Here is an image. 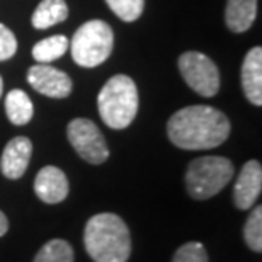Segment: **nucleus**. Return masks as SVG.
Here are the masks:
<instances>
[{
	"instance_id": "f257e3e1",
	"label": "nucleus",
	"mask_w": 262,
	"mask_h": 262,
	"mask_svg": "<svg viewBox=\"0 0 262 262\" xmlns=\"http://www.w3.org/2000/svg\"><path fill=\"white\" fill-rule=\"evenodd\" d=\"M230 121L211 106H187L174 113L167 123L169 140L182 150H209L225 143Z\"/></svg>"
},
{
	"instance_id": "f03ea898",
	"label": "nucleus",
	"mask_w": 262,
	"mask_h": 262,
	"mask_svg": "<svg viewBox=\"0 0 262 262\" xmlns=\"http://www.w3.org/2000/svg\"><path fill=\"white\" fill-rule=\"evenodd\" d=\"M83 245L94 262H126L131 254L129 228L118 214L99 213L85 225Z\"/></svg>"
},
{
	"instance_id": "7ed1b4c3",
	"label": "nucleus",
	"mask_w": 262,
	"mask_h": 262,
	"mask_svg": "<svg viewBox=\"0 0 262 262\" xmlns=\"http://www.w3.org/2000/svg\"><path fill=\"white\" fill-rule=\"evenodd\" d=\"M97 109L109 128H128L138 113V89L133 78L123 73L109 78L97 96Z\"/></svg>"
},
{
	"instance_id": "20e7f679",
	"label": "nucleus",
	"mask_w": 262,
	"mask_h": 262,
	"mask_svg": "<svg viewBox=\"0 0 262 262\" xmlns=\"http://www.w3.org/2000/svg\"><path fill=\"white\" fill-rule=\"evenodd\" d=\"M68 48L78 67H99L113 53L114 33L111 26L101 19L87 20L75 31Z\"/></svg>"
},
{
	"instance_id": "39448f33",
	"label": "nucleus",
	"mask_w": 262,
	"mask_h": 262,
	"mask_svg": "<svg viewBox=\"0 0 262 262\" xmlns=\"http://www.w3.org/2000/svg\"><path fill=\"white\" fill-rule=\"evenodd\" d=\"M233 172V164L225 157H199L187 167L186 189L191 198L204 201L216 196L232 181Z\"/></svg>"
},
{
	"instance_id": "423d86ee",
	"label": "nucleus",
	"mask_w": 262,
	"mask_h": 262,
	"mask_svg": "<svg viewBox=\"0 0 262 262\" xmlns=\"http://www.w3.org/2000/svg\"><path fill=\"white\" fill-rule=\"evenodd\" d=\"M179 72L184 82L203 97H213L220 91V72L214 61L199 51H186L179 56Z\"/></svg>"
},
{
	"instance_id": "0eeeda50",
	"label": "nucleus",
	"mask_w": 262,
	"mask_h": 262,
	"mask_svg": "<svg viewBox=\"0 0 262 262\" xmlns=\"http://www.w3.org/2000/svg\"><path fill=\"white\" fill-rule=\"evenodd\" d=\"M67 136L78 157L92 165H101L109 159V148L97 124L85 118H75L68 123Z\"/></svg>"
},
{
	"instance_id": "6e6552de",
	"label": "nucleus",
	"mask_w": 262,
	"mask_h": 262,
	"mask_svg": "<svg viewBox=\"0 0 262 262\" xmlns=\"http://www.w3.org/2000/svg\"><path fill=\"white\" fill-rule=\"evenodd\" d=\"M28 82L36 92L51 99H65L73 89L70 75L50 63H36L31 67L28 70Z\"/></svg>"
},
{
	"instance_id": "1a4fd4ad",
	"label": "nucleus",
	"mask_w": 262,
	"mask_h": 262,
	"mask_svg": "<svg viewBox=\"0 0 262 262\" xmlns=\"http://www.w3.org/2000/svg\"><path fill=\"white\" fill-rule=\"evenodd\" d=\"M262 191V167L257 160H249L242 167L233 187V203L238 209H250Z\"/></svg>"
},
{
	"instance_id": "9d476101",
	"label": "nucleus",
	"mask_w": 262,
	"mask_h": 262,
	"mask_svg": "<svg viewBox=\"0 0 262 262\" xmlns=\"http://www.w3.org/2000/svg\"><path fill=\"white\" fill-rule=\"evenodd\" d=\"M31 155H33V141L26 136H15L5 145L0 157V170L7 179H20L28 170Z\"/></svg>"
},
{
	"instance_id": "9b49d317",
	"label": "nucleus",
	"mask_w": 262,
	"mask_h": 262,
	"mask_svg": "<svg viewBox=\"0 0 262 262\" xmlns=\"http://www.w3.org/2000/svg\"><path fill=\"white\" fill-rule=\"evenodd\" d=\"M34 192L46 204H58L68 196V179L65 172L55 165L43 167L34 179Z\"/></svg>"
},
{
	"instance_id": "f8f14e48",
	"label": "nucleus",
	"mask_w": 262,
	"mask_h": 262,
	"mask_svg": "<svg viewBox=\"0 0 262 262\" xmlns=\"http://www.w3.org/2000/svg\"><path fill=\"white\" fill-rule=\"evenodd\" d=\"M242 89L247 101L262 106V48L255 46L245 55L242 63Z\"/></svg>"
},
{
	"instance_id": "ddd939ff",
	"label": "nucleus",
	"mask_w": 262,
	"mask_h": 262,
	"mask_svg": "<svg viewBox=\"0 0 262 262\" xmlns=\"http://www.w3.org/2000/svg\"><path fill=\"white\" fill-rule=\"evenodd\" d=\"M257 15V0H228L225 9V23L232 33H245Z\"/></svg>"
},
{
	"instance_id": "4468645a",
	"label": "nucleus",
	"mask_w": 262,
	"mask_h": 262,
	"mask_svg": "<svg viewBox=\"0 0 262 262\" xmlns=\"http://www.w3.org/2000/svg\"><path fill=\"white\" fill-rule=\"evenodd\" d=\"M5 114L15 126H24L34 116V106L29 96L20 89H14L5 96Z\"/></svg>"
},
{
	"instance_id": "2eb2a0df",
	"label": "nucleus",
	"mask_w": 262,
	"mask_h": 262,
	"mask_svg": "<svg viewBox=\"0 0 262 262\" xmlns=\"http://www.w3.org/2000/svg\"><path fill=\"white\" fill-rule=\"evenodd\" d=\"M68 17V5L65 0H43L36 7L31 23L36 29H48Z\"/></svg>"
},
{
	"instance_id": "dca6fc26",
	"label": "nucleus",
	"mask_w": 262,
	"mask_h": 262,
	"mask_svg": "<svg viewBox=\"0 0 262 262\" xmlns=\"http://www.w3.org/2000/svg\"><path fill=\"white\" fill-rule=\"evenodd\" d=\"M68 46H70V41H68L67 36H50V38L41 39L39 43L34 45L33 58L36 60V63H51V61L61 58L67 53Z\"/></svg>"
},
{
	"instance_id": "f3484780",
	"label": "nucleus",
	"mask_w": 262,
	"mask_h": 262,
	"mask_svg": "<svg viewBox=\"0 0 262 262\" xmlns=\"http://www.w3.org/2000/svg\"><path fill=\"white\" fill-rule=\"evenodd\" d=\"M73 259L75 254L72 245L61 238H53L38 250L34 262H73Z\"/></svg>"
},
{
	"instance_id": "a211bd4d",
	"label": "nucleus",
	"mask_w": 262,
	"mask_h": 262,
	"mask_svg": "<svg viewBox=\"0 0 262 262\" xmlns=\"http://www.w3.org/2000/svg\"><path fill=\"white\" fill-rule=\"evenodd\" d=\"M244 240L254 252H262V206H255L250 211L244 227Z\"/></svg>"
},
{
	"instance_id": "6ab92c4d",
	"label": "nucleus",
	"mask_w": 262,
	"mask_h": 262,
	"mask_svg": "<svg viewBox=\"0 0 262 262\" xmlns=\"http://www.w3.org/2000/svg\"><path fill=\"white\" fill-rule=\"evenodd\" d=\"M109 9L124 23H133L143 14L145 0H106Z\"/></svg>"
},
{
	"instance_id": "aec40b11",
	"label": "nucleus",
	"mask_w": 262,
	"mask_h": 262,
	"mask_svg": "<svg viewBox=\"0 0 262 262\" xmlns=\"http://www.w3.org/2000/svg\"><path fill=\"white\" fill-rule=\"evenodd\" d=\"M172 262H209V257L203 244L187 242L177 249Z\"/></svg>"
},
{
	"instance_id": "412c9836",
	"label": "nucleus",
	"mask_w": 262,
	"mask_h": 262,
	"mask_svg": "<svg viewBox=\"0 0 262 262\" xmlns=\"http://www.w3.org/2000/svg\"><path fill=\"white\" fill-rule=\"evenodd\" d=\"M17 51V39L7 26L0 24V61L12 58Z\"/></svg>"
},
{
	"instance_id": "4be33fe9",
	"label": "nucleus",
	"mask_w": 262,
	"mask_h": 262,
	"mask_svg": "<svg viewBox=\"0 0 262 262\" xmlns=\"http://www.w3.org/2000/svg\"><path fill=\"white\" fill-rule=\"evenodd\" d=\"M9 230V220L5 216L4 211H0V237H4Z\"/></svg>"
},
{
	"instance_id": "5701e85b",
	"label": "nucleus",
	"mask_w": 262,
	"mask_h": 262,
	"mask_svg": "<svg viewBox=\"0 0 262 262\" xmlns=\"http://www.w3.org/2000/svg\"><path fill=\"white\" fill-rule=\"evenodd\" d=\"M2 92H4V80H2V75H0V97H2Z\"/></svg>"
}]
</instances>
